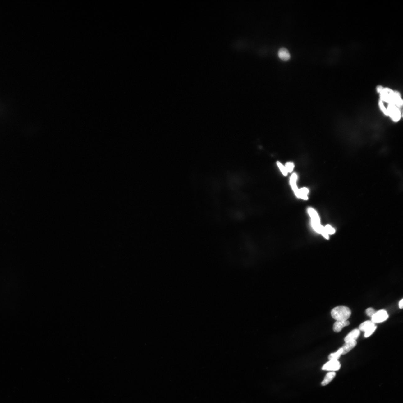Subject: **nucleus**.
<instances>
[{
  "instance_id": "f257e3e1",
  "label": "nucleus",
  "mask_w": 403,
  "mask_h": 403,
  "mask_svg": "<svg viewBox=\"0 0 403 403\" xmlns=\"http://www.w3.org/2000/svg\"><path fill=\"white\" fill-rule=\"evenodd\" d=\"M377 90L380 94V100L382 101L394 105L398 108L402 106L403 100L398 92L393 91L391 89L384 88L380 86L377 87Z\"/></svg>"
},
{
  "instance_id": "f03ea898",
  "label": "nucleus",
  "mask_w": 403,
  "mask_h": 403,
  "mask_svg": "<svg viewBox=\"0 0 403 403\" xmlns=\"http://www.w3.org/2000/svg\"><path fill=\"white\" fill-rule=\"evenodd\" d=\"M351 315V311L348 307L338 306L334 308L332 310V317L337 321H346L350 318Z\"/></svg>"
},
{
  "instance_id": "7ed1b4c3",
  "label": "nucleus",
  "mask_w": 403,
  "mask_h": 403,
  "mask_svg": "<svg viewBox=\"0 0 403 403\" xmlns=\"http://www.w3.org/2000/svg\"><path fill=\"white\" fill-rule=\"evenodd\" d=\"M308 213L311 217L312 227L317 233H320L321 225L318 214L314 209L311 208H308Z\"/></svg>"
},
{
  "instance_id": "20e7f679",
  "label": "nucleus",
  "mask_w": 403,
  "mask_h": 403,
  "mask_svg": "<svg viewBox=\"0 0 403 403\" xmlns=\"http://www.w3.org/2000/svg\"><path fill=\"white\" fill-rule=\"evenodd\" d=\"M388 116L391 117L393 121H399L401 117V113L398 107L392 104H389L387 108Z\"/></svg>"
},
{
  "instance_id": "39448f33",
  "label": "nucleus",
  "mask_w": 403,
  "mask_h": 403,
  "mask_svg": "<svg viewBox=\"0 0 403 403\" xmlns=\"http://www.w3.org/2000/svg\"><path fill=\"white\" fill-rule=\"evenodd\" d=\"M389 318L387 311L382 309L376 311V313L371 317V321L374 323H380L387 320Z\"/></svg>"
},
{
  "instance_id": "423d86ee",
  "label": "nucleus",
  "mask_w": 403,
  "mask_h": 403,
  "mask_svg": "<svg viewBox=\"0 0 403 403\" xmlns=\"http://www.w3.org/2000/svg\"><path fill=\"white\" fill-rule=\"evenodd\" d=\"M341 367V364L338 360H332L325 364L322 369L324 370L334 371L339 370Z\"/></svg>"
},
{
  "instance_id": "0eeeda50",
  "label": "nucleus",
  "mask_w": 403,
  "mask_h": 403,
  "mask_svg": "<svg viewBox=\"0 0 403 403\" xmlns=\"http://www.w3.org/2000/svg\"><path fill=\"white\" fill-rule=\"evenodd\" d=\"M360 334V330L358 329H355L352 330L345 337V342H350L356 341L359 337Z\"/></svg>"
},
{
  "instance_id": "6e6552de",
  "label": "nucleus",
  "mask_w": 403,
  "mask_h": 403,
  "mask_svg": "<svg viewBox=\"0 0 403 403\" xmlns=\"http://www.w3.org/2000/svg\"><path fill=\"white\" fill-rule=\"evenodd\" d=\"M350 324V323L349 321H337L334 323L333 329L334 331L336 333H339L341 331L343 328L348 326Z\"/></svg>"
},
{
  "instance_id": "1a4fd4ad",
  "label": "nucleus",
  "mask_w": 403,
  "mask_h": 403,
  "mask_svg": "<svg viewBox=\"0 0 403 403\" xmlns=\"http://www.w3.org/2000/svg\"><path fill=\"white\" fill-rule=\"evenodd\" d=\"M278 56L283 61H288L291 58L290 53L288 50L285 48H280L278 52Z\"/></svg>"
},
{
  "instance_id": "9d476101",
  "label": "nucleus",
  "mask_w": 403,
  "mask_h": 403,
  "mask_svg": "<svg viewBox=\"0 0 403 403\" xmlns=\"http://www.w3.org/2000/svg\"><path fill=\"white\" fill-rule=\"evenodd\" d=\"M297 177H298L297 175L295 173L293 174L291 176L290 178V184L295 195L298 198L299 189L297 187L296 185Z\"/></svg>"
},
{
  "instance_id": "9b49d317",
  "label": "nucleus",
  "mask_w": 403,
  "mask_h": 403,
  "mask_svg": "<svg viewBox=\"0 0 403 403\" xmlns=\"http://www.w3.org/2000/svg\"><path fill=\"white\" fill-rule=\"evenodd\" d=\"M356 344H357V342L356 341L352 342L345 343L341 347L343 350L342 355H345L348 353L356 346Z\"/></svg>"
},
{
  "instance_id": "f8f14e48",
  "label": "nucleus",
  "mask_w": 403,
  "mask_h": 403,
  "mask_svg": "<svg viewBox=\"0 0 403 403\" xmlns=\"http://www.w3.org/2000/svg\"><path fill=\"white\" fill-rule=\"evenodd\" d=\"M375 326V323L371 321H365L360 325L359 330L360 331L366 332L369 328Z\"/></svg>"
},
{
  "instance_id": "ddd939ff",
  "label": "nucleus",
  "mask_w": 403,
  "mask_h": 403,
  "mask_svg": "<svg viewBox=\"0 0 403 403\" xmlns=\"http://www.w3.org/2000/svg\"><path fill=\"white\" fill-rule=\"evenodd\" d=\"M336 375V373L334 371H331V372L328 373L325 377L324 380L321 382V385L324 386L329 384L333 380V379L335 378Z\"/></svg>"
},
{
  "instance_id": "4468645a",
  "label": "nucleus",
  "mask_w": 403,
  "mask_h": 403,
  "mask_svg": "<svg viewBox=\"0 0 403 403\" xmlns=\"http://www.w3.org/2000/svg\"><path fill=\"white\" fill-rule=\"evenodd\" d=\"M342 348H339L337 352L330 354L328 356V359L329 360H338L341 357V355H342Z\"/></svg>"
},
{
  "instance_id": "2eb2a0df",
  "label": "nucleus",
  "mask_w": 403,
  "mask_h": 403,
  "mask_svg": "<svg viewBox=\"0 0 403 403\" xmlns=\"http://www.w3.org/2000/svg\"><path fill=\"white\" fill-rule=\"evenodd\" d=\"M308 193H309V190L305 187L299 189L298 198L304 200H307L308 199L307 194Z\"/></svg>"
},
{
  "instance_id": "dca6fc26",
  "label": "nucleus",
  "mask_w": 403,
  "mask_h": 403,
  "mask_svg": "<svg viewBox=\"0 0 403 403\" xmlns=\"http://www.w3.org/2000/svg\"><path fill=\"white\" fill-rule=\"evenodd\" d=\"M376 328L377 326L376 325L369 328V329L367 331L365 332L364 334L365 337H370L371 335H372V334L374 333V332L376 329Z\"/></svg>"
},
{
  "instance_id": "f3484780",
  "label": "nucleus",
  "mask_w": 403,
  "mask_h": 403,
  "mask_svg": "<svg viewBox=\"0 0 403 403\" xmlns=\"http://www.w3.org/2000/svg\"><path fill=\"white\" fill-rule=\"evenodd\" d=\"M277 164L278 167H279L280 170L281 171L282 174H283V175L285 176H287L288 172H287L286 170L285 167L284 166L282 163H280L279 161H277Z\"/></svg>"
},
{
  "instance_id": "a211bd4d",
  "label": "nucleus",
  "mask_w": 403,
  "mask_h": 403,
  "mask_svg": "<svg viewBox=\"0 0 403 403\" xmlns=\"http://www.w3.org/2000/svg\"><path fill=\"white\" fill-rule=\"evenodd\" d=\"M285 167L288 172H291L294 168V165L292 163L288 162L286 164Z\"/></svg>"
},
{
  "instance_id": "6ab92c4d",
  "label": "nucleus",
  "mask_w": 403,
  "mask_h": 403,
  "mask_svg": "<svg viewBox=\"0 0 403 403\" xmlns=\"http://www.w3.org/2000/svg\"><path fill=\"white\" fill-rule=\"evenodd\" d=\"M324 227L328 235H332L335 233V229L329 225H327Z\"/></svg>"
},
{
  "instance_id": "aec40b11",
  "label": "nucleus",
  "mask_w": 403,
  "mask_h": 403,
  "mask_svg": "<svg viewBox=\"0 0 403 403\" xmlns=\"http://www.w3.org/2000/svg\"><path fill=\"white\" fill-rule=\"evenodd\" d=\"M366 313L369 317H372L376 313V311L372 308H369L366 310Z\"/></svg>"
},
{
  "instance_id": "412c9836",
  "label": "nucleus",
  "mask_w": 403,
  "mask_h": 403,
  "mask_svg": "<svg viewBox=\"0 0 403 403\" xmlns=\"http://www.w3.org/2000/svg\"><path fill=\"white\" fill-rule=\"evenodd\" d=\"M379 105L380 109H381V110L382 111V112L384 113V114L386 115V116H388L387 109H386L385 107H384V104L381 100H380L379 102Z\"/></svg>"
},
{
  "instance_id": "4be33fe9",
  "label": "nucleus",
  "mask_w": 403,
  "mask_h": 403,
  "mask_svg": "<svg viewBox=\"0 0 403 403\" xmlns=\"http://www.w3.org/2000/svg\"><path fill=\"white\" fill-rule=\"evenodd\" d=\"M320 234H321L323 236L327 239L329 238V236L326 232L325 228L324 227L321 226Z\"/></svg>"
},
{
  "instance_id": "5701e85b",
  "label": "nucleus",
  "mask_w": 403,
  "mask_h": 403,
  "mask_svg": "<svg viewBox=\"0 0 403 403\" xmlns=\"http://www.w3.org/2000/svg\"><path fill=\"white\" fill-rule=\"evenodd\" d=\"M403 299H402L400 301H399V308L401 309H402L403 308Z\"/></svg>"
}]
</instances>
